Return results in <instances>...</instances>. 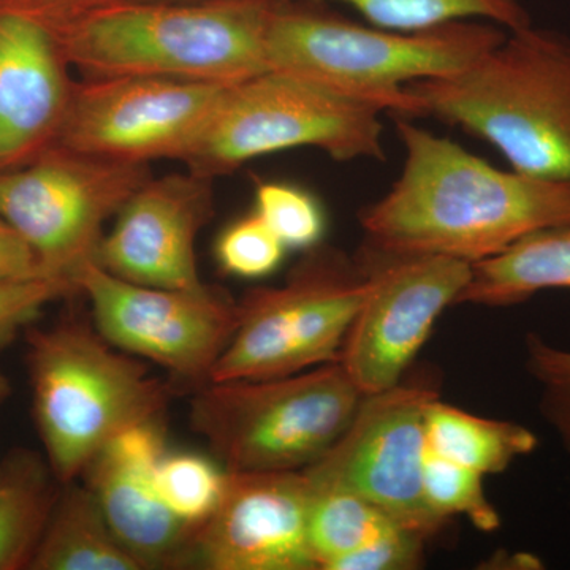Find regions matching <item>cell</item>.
Wrapping results in <instances>:
<instances>
[{"instance_id":"1","label":"cell","mask_w":570,"mask_h":570,"mask_svg":"<svg viewBox=\"0 0 570 570\" xmlns=\"http://www.w3.org/2000/svg\"><path fill=\"white\" fill-rule=\"evenodd\" d=\"M401 175L360 213L365 247L478 264L543 228L570 224V181L501 170L397 116Z\"/></svg>"},{"instance_id":"2","label":"cell","mask_w":570,"mask_h":570,"mask_svg":"<svg viewBox=\"0 0 570 570\" xmlns=\"http://www.w3.org/2000/svg\"><path fill=\"white\" fill-rule=\"evenodd\" d=\"M508 33L493 22L456 21L428 31L363 26L317 0L276 3L266 33L269 70L296 75L401 118L423 116L407 85L449 77Z\"/></svg>"},{"instance_id":"3","label":"cell","mask_w":570,"mask_h":570,"mask_svg":"<svg viewBox=\"0 0 570 570\" xmlns=\"http://www.w3.org/2000/svg\"><path fill=\"white\" fill-rule=\"evenodd\" d=\"M406 89L423 116L489 141L513 170L570 181V40L562 33L524 26L468 69Z\"/></svg>"},{"instance_id":"4","label":"cell","mask_w":570,"mask_h":570,"mask_svg":"<svg viewBox=\"0 0 570 570\" xmlns=\"http://www.w3.org/2000/svg\"><path fill=\"white\" fill-rule=\"evenodd\" d=\"M276 3H141L50 31L86 78L160 77L235 85L269 70L266 33Z\"/></svg>"},{"instance_id":"5","label":"cell","mask_w":570,"mask_h":570,"mask_svg":"<svg viewBox=\"0 0 570 570\" xmlns=\"http://www.w3.org/2000/svg\"><path fill=\"white\" fill-rule=\"evenodd\" d=\"M28 336L33 415L62 485L80 480L124 431L164 419L174 382L151 376L142 360L112 346L94 322L67 317Z\"/></svg>"},{"instance_id":"6","label":"cell","mask_w":570,"mask_h":570,"mask_svg":"<svg viewBox=\"0 0 570 570\" xmlns=\"http://www.w3.org/2000/svg\"><path fill=\"white\" fill-rule=\"evenodd\" d=\"M363 395L340 363L272 379L208 382L189 423L225 471H302L335 444Z\"/></svg>"},{"instance_id":"7","label":"cell","mask_w":570,"mask_h":570,"mask_svg":"<svg viewBox=\"0 0 570 570\" xmlns=\"http://www.w3.org/2000/svg\"><path fill=\"white\" fill-rule=\"evenodd\" d=\"M381 112L306 78L266 70L227 86L208 129L184 164L216 178L257 157L305 146L337 163L384 160Z\"/></svg>"},{"instance_id":"8","label":"cell","mask_w":570,"mask_h":570,"mask_svg":"<svg viewBox=\"0 0 570 570\" xmlns=\"http://www.w3.org/2000/svg\"><path fill=\"white\" fill-rule=\"evenodd\" d=\"M370 284L344 250L324 243L305 250L283 284L238 299V326L212 382L291 376L337 362Z\"/></svg>"},{"instance_id":"9","label":"cell","mask_w":570,"mask_h":570,"mask_svg":"<svg viewBox=\"0 0 570 570\" xmlns=\"http://www.w3.org/2000/svg\"><path fill=\"white\" fill-rule=\"evenodd\" d=\"M149 178V164L56 142L32 163L0 171V217L31 246L45 276L73 281L96 261L105 223Z\"/></svg>"},{"instance_id":"10","label":"cell","mask_w":570,"mask_h":570,"mask_svg":"<svg viewBox=\"0 0 570 570\" xmlns=\"http://www.w3.org/2000/svg\"><path fill=\"white\" fill-rule=\"evenodd\" d=\"M73 281L91 305L94 325L112 346L163 367L176 389L195 392L212 382L238 326V299L227 291L134 284L96 261L82 265Z\"/></svg>"},{"instance_id":"11","label":"cell","mask_w":570,"mask_h":570,"mask_svg":"<svg viewBox=\"0 0 570 570\" xmlns=\"http://www.w3.org/2000/svg\"><path fill=\"white\" fill-rule=\"evenodd\" d=\"M439 396L431 385L397 384L363 397L355 417L305 472L311 490H341L376 505L400 527L428 540L448 521L428 508L423 493L425 411Z\"/></svg>"},{"instance_id":"12","label":"cell","mask_w":570,"mask_h":570,"mask_svg":"<svg viewBox=\"0 0 570 570\" xmlns=\"http://www.w3.org/2000/svg\"><path fill=\"white\" fill-rule=\"evenodd\" d=\"M356 261L370 275V291L337 363L367 396L404 381L438 318L459 303L472 265L442 255L382 254L365 246Z\"/></svg>"},{"instance_id":"13","label":"cell","mask_w":570,"mask_h":570,"mask_svg":"<svg viewBox=\"0 0 570 570\" xmlns=\"http://www.w3.org/2000/svg\"><path fill=\"white\" fill-rule=\"evenodd\" d=\"M225 89L175 78H86L75 85L58 145L126 163H184L208 129Z\"/></svg>"},{"instance_id":"14","label":"cell","mask_w":570,"mask_h":570,"mask_svg":"<svg viewBox=\"0 0 570 570\" xmlns=\"http://www.w3.org/2000/svg\"><path fill=\"white\" fill-rule=\"evenodd\" d=\"M311 502L303 471H225L219 501L198 527L194 568L318 570L309 543Z\"/></svg>"},{"instance_id":"15","label":"cell","mask_w":570,"mask_h":570,"mask_svg":"<svg viewBox=\"0 0 570 570\" xmlns=\"http://www.w3.org/2000/svg\"><path fill=\"white\" fill-rule=\"evenodd\" d=\"M214 216V178L175 174L149 178L116 214L96 262L129 283L163 288L204 285L195 243Z\"/></svg>"},{"instance_id":"16","label":"cell","mask_w":570,"mask_h":570,"mask_svg":"<svg viewBox=\"0 0 570 570\" xmlns=\"http://www.w3.org/2000/svg\"><path fill=\"white\" fill-rule=\"evenodd\" d=\"M164 456V419L141 423L108 442L80 480L145 570L194 568L200 524L179 519L160 498L156 475Z\"/></svg>"},{"instance_id":"17","label":"cell","mask_w":570,"mask_h":570,"mask_svg":"<svg viewBox=\"0 0 570 570\" xmlns=\"http://www.w3.org/2000/svg\"><path fill=\"white\" fill-rule=\"evenodd\" d=\"M67 66L43 24L0 9V171L58 142L77 85Z\"/></svg>"},{"instance_id":"18","label":"cell","mask_w":570,"mask_h":570,"mask_svg":"<svg viewBox=\"0 0 570 570\" xmlns=\"http://www.w3.org/2000/svg\"><path fill=\"white\" fill-rule=\"evenodd\" d=\"M554 288H570V224L543 228L472 264L456 305L515 306Z\"/></svg>"},{"instance_id":"19","label":"cell","mask_w":570,"mask_h":570,"mask_svg":"<svg viewBox=\"0 0 570 570\" xmlns=\"http://www.w3.org/2000/svg\"><path fill=\"white\" fill-rule=\"evenodd\" d=\"M31 570H145L119 542L85 483H63Z\"/></svg>"},{"instance_id":"20","label":"cell","mask_w":570,"mask_h":570,"mask_svg":"<svg viewBox=\"0 0 570 570\" xmlns=\"http://www.w3.org/2000/svg\"><path fill=\"white\" fill-rule=\"evenodd\" d=\"M425 434L428 450L485 478L508 471L539 445V438L530 428L508 420L479 417L439 396L428 403Z\"/></svg>"},{"instance_id":"21","label":"cell","mask_w":570,"mask_h":570,"mask_svg":"<svg viewBox=\"0 0 570 570\" xmlns=\"http://www.w3.org/2000/svg\"><path fill=\"white\" fill-rule=\"evenodd\" d=\"M62 483L36 453H11L0 472V570L31 568Z\"/></svg>"},{"instance_id":"22","label":"cell","mask_w":570,"mask_h":570,"mask_svg":"<svg viewBox=\"0 0 570 570\" xmlns=\"http://www.w3.org/2000/svg\"><path fill=\"white\" fill-rule=\"evenodd\" d=\"M397 528L403 527L354 493L313 491L309 543L318 570H335L337 562L348 554L365 549Z\"/></svg>"},{"instance_id":"23","label":"cell","mask_w":570,"mask_h":570,"mask_svg":"<svg viewBox=\"0 0 570 570\" xmlns=\"http://www.w3.org/2000/svg\"><path fill=\"white\" fill-rule=\"evenodd\" d=\"M346 3L370 24L417 32L456 21L485 20L515 31L531 24L521 0H317Z\"/></svg>"},{"instance_id":"24","label":"cell","mask_w":570,"mask_h":570,"mask_svg":"<svg viewBox=\"0 0 570 570\" xmlns=\"http://www.w3.org/2000/svg\"><path fill=\"white\" fill-rule=\"evenodd\" d=\"M483 478L480 472L442 459L426 448L423 493L428 508L439 519L449 523L452 517L463 515L480 531H497L501 517L487 497Z\"/></svg>"},{"instance_id":"25","label":"cell","mask_w":570,"mask_h":570,"mask_svg":"<svg viewBox=\"0 0 570 570\" xmlns=\"http://www.w3.org/2000/svg\"><path fill=\"white\" fill-rule=\"evenodd\" d=\"M254 213L291 249L307 250L324 243L326 214L321 200L294 183H255Z\"/></svg>"},{"instance_id":"26","label":"cell","mask_w":570,"mask_h":570,"mask_svg":"<svg viewBox=\"0 0 570 570\" xmlns=\"http://www.w3.org/2000/svg\"><path fill=\"white\" fill-rule=\"evenodd\" d=\"M225 472L193 453L165 455L157 468V490L168 509L187 523L202 524L223 491Z\"/></svg>"},{"instance_id":"27","label":"cell","mask_w":570,"mask_h":570,"mask_svg":"<svg viewBox=\"0 0 570 570\" xmlns=\"http://www.w3.org/2000/svg\"><path fill=\"white\" fill-rule=\"evenodd\" d=\"M524 367L539 387L540 417L570 453V351L539 333L524 336Z\"/></svg>"},{"instance_id":"28","label":"cell","mask_w":570,"mask_h":570,"mask_svg":"<svg viewBox=\"0 0 570 570\" xmlns=\"http://www.w3.org/2000/svg\"><path fill=\"white\" fill-rule=\"evenodd\" d=\"M287 247L254 212L239 217L217 236L214 255L228 276L262 279L283 264Z\"/></svg>"},{"instance_id":"29","label":"cell","mask_w":570,"mask_h":570,"mask_svg":"<svg viewBox=\"0 0 570 570\" xmlns=\"http://www.w3.org/2000/svg\"><path fill=\"white\" fill-rule=\"evenodd\" d=\"M80 295L66 277L37 276L0 281V347L7 346L40 311L56 299Z\"/></svg>"},{"instance_id":"30","label":"cell","mask_w":570,"mask_h":570,"mask_svg":"<svg viewBox=\"0 0 570 570\" xmlns=\"http://www.w3.org/2000/svg\"><path fill=\"white\" fill-rule=\"evenodd\" d=\"M212 2V0H0V9L17 11L39 21L48 31L62 28L82 18L119 7L141 6V3ZM261 2L283 3L288 0H261Z\"/></svg>"},{"instance_id":"31","label":"cell","mask_w":570,"mask_h":570,"mask_svg":"<svg viewBox=\"0 0 570 570\" xmlns=\"http://www.w3.org/2000/svg\"><path fill=\"white\" fill-rule=\"evenodd\" d=\"M425 535L397 528L385 538L341 560L335 570H412L425 558Z\"/></svg>"},{"instance_id":"32","label":"cell","mask_w":570,"mask_h":570,"mask_svg":"<svg viewBox=\"0 0 570 570\" xmlns=\"http://www.w3.org/2000/svg\"><path fill=\"white\" fill-rule=\"evenodd\" d=\"M45 276L31 246L0 217V281Z\"/></svg>"},{"instance_id":"33","label":"cell","mask_w":570,"mask_h":570,"mask_svg":"<svg viewBox=\"0 0 570 570\" xmlns=\"http://www.w3.org/2000/svg\"><path fill=\"white\" fill-rule=\"evenodd\" d=\"M11 395V384L9 377L0 371V406L9 400Z\"/></svg>"}]
</instances>
